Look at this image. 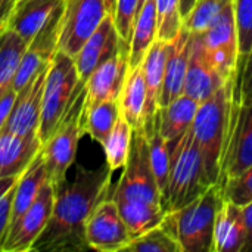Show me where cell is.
<instances>
[{"label": "cell", "mask_w": 252, "mask_h": 252, "mask_svg": "<svg viewBox=\"0 0 252 252\" xmlns=\"http://www.w3.org/2000/svg\"><path fill=\"white\" fill-rule=\"evenodd\" d=\"M112 170L108 164L97 170L80 168L72 182L55 188L52 216L34 252H72L90 250L86 239V223L94 207L109 196Z\"/></svg>", "instance_id": "cell-1"}, {"label": "cell", "mask_w": 252, "mask_h": 252, "mask_svg": "<svg viewBox=\"0 0 252 252\" xmlns=\"http://www.w3.org/2000/svg\"><path fill=\"white\" fill-rule=\"evenodd\" d=\"M223 201V188L214 183L188 205L167 213L162 224L176 236L183 252H211L214 224Z\"/></svg>", "instance_id": "cell-2"}, {"label": "cell", "mask_w": 252, "mask_h": 252, "mask_svg": "<svg viewBox=\"0 0 252 252\" xmlns=\"http://www.w3.org/2000/svg\"><path fill=\"white\" fill-rule=\"evenodd\" d=\"M230 78L214 92L207 100L199 103L192 130L202 155L207 180L210 185L219 182L221 155L227 136L229 109H230Z\"/></svg>", "instance_id": "cell-3"}, {"label": "cell", "mask_w": 252, "mask_h": 252, "mask_svg": "<svg viewBox=\"0 0 252 252\" xmlns=\"http://www.w3.org/2000/svg\"><path fill=\"white\" fill-rule=\"evenodd\" d=\"M208 186L204 161L192 127L171 145V162L162 207L167 213L180 210L182 207L198 198Z\"/></svg>", "instance_id": "cell-4"}, {"label": "cell", "mask_w": 252, "mask_h": 252, "mask_svg": "<svg viewBox=\"0 0 252 252\" xmlns=\"http://www.w3.org/2000/svg\"><path fill=\"white\" fill-rule=\"evenodd\" d=\"M84 84L86 83L80 80L74 58L58 50L49 63L43 92V106L38 128L41 145L56 133Z\"/></svg>", "instance_id": "cell-5"}, {"label": "cell", "mask_w": 252, "mask_h": 252, "mask_svg": "<svg viewBox=\"0 0 252 252\" xmlns=\"http://www.w3.org/2000/svg\"><path fill=\"white\" fill-rule=\"evenodd\" d=\"M109 198L118 201H142L161 204V193L151 164L148 134L143 127L134 128L131 136L127 164L115 188H111Z\"/></svg>", "instance_id": "cell-6"}, {"label": "cell", "mask_w": 252, "mask_h": 252, "mask_svg": "<svg viewBox=\"0 0 252 252\" xmlns=\"http://www.w3.org/2000/svg\"><path fill=\"white\" fill-rule=\"evenodd\" d=\"M84 102L86 84L78 92L56 133L41 146V157L49 180L53 186L66 182V171L75 161L78 142L86 134L83 128Z\"/></svg>", "instance_id": "cell-7"}, {"label": "cell", "mask_w": 252, "mask_h": 252, "mask_svg": "<svg viewBox=\"0 0 252 252\" xmlns=\"http://www.w3.org/2000/svg\"><path fill=\"white\" fill-rule=\"evenodd\" d=\"M62 24L58 50L74 58L100 22L109 15L105 0H62Z\"/></svg>", "instance_id": "cell-8"}, {"label": "cell", "mask_w": 252, "mask_h": 252, "mask_svg": "<svg viewBox=\"0 0 252 252\" xmlns=\"http://www.w3.org/2000/svg\"><path fill=\"white\" fill-rule=\"evenodd\" d=\"M252 165V103L229 109V126L221 155L220 185Z\"/></svg>", "instance_id": "cell-9"}, {"label": "cell", "mask_w": 252, "mask_h": 252, "mask_svg": "<svg viewBox=\"0 0 252 252\" xmlns=\"http://www.w3.org/2000/svg\"><path fill=\"white\" fill-rule=\"evenodd\" d=\"M62 4L53 12L44 27L34 35V38L28 43L21 62L16 68V72L10 81L15 92H19L25 87L44 66H47L58 52V41L61 35V24H62Z\"/></svg>", "instance_id": "cell-10"}, {"label": "cell", "mask_w": 252, "mask_h": 252, "mask_svg": "<svg viewBox=\"0 0 252 252\" xmlns=\"http://www.w3.org/2000/svg\"><path fill=\"white\" fill-rule=\"evenodd\" d=\"M86 239L90 250L120 252L133 241L114 199H102L86 223Z\"/></svg>", "instance_id": "cell-11"}, {"label": "cell", "mask_w": 252, "mask_h": 252, "mask_svg": "<svg viewBox=\"0 0 252 252\" xmlns=\"http://www.w3.org/2000/svg\"><path fill=\"white\" fill-rule=\"evenodd\" d=\"M55 188L50 182L43 185L31 207L9 227L1 252H28L40 238L52 216Z\"/></svg>", "instance_id": "cell-12"}, {"label": "cell", "mask_w": 252, "mask_h": 252, "mask_svg": "<svg viewBox=\"0 0 252 252\" xmlns=\"http://www.w3.org/2000/svg\"><path fill=\"white\" fill-rule=\"evenodd\" d=\"M204 44L214 66L223 77H229L238 59V31L233 0H229L217 18L202 32Z\"/></svg>", "instance_id": "cell-13"}, {"label": "cell", "mask_w": 252, "mask_h": 252, "mask_svg": "<svg viewBox=\"0 0 252 252\" xmlns=\"http://www.w3.org/2000/svg\"><path fill=\"white\" fill-rule=\"evenodd\" d=\"M47 69L49 65L44 66L25 87L16 92V99L12 112L3 128L24 137L38 136Z\"/></svg>", "instance_id": "cell-14"}, {"label": "cell", "mask_w": 252, "mask_h": 252, "mask_svg": "<svg viewBox=\"0 0 252 252\" xmlns=\"http://www.w3.org/2000/svg\"><path fill=\"white\" fill-rule=\"evenodd\" d=\"M227 78L223 77L211 62L204 44L202 34H192V47L186 71L183 94L198 100H207L217 92Z\"/></svg>", "instance_id": "cell-15"}, {"label": "cell", "mask_w": 252, "mask_h": 252, "mask_svg": "<svg viewBox=\"0 0 252 252\" xmlns=\"http://www.w3.org/2000/svg\"><path fill=\"white\" fill-rule=\"evenodd\" d=\"M128 44L100 63L86 81V102L90 106L103 100H117L128 72Z\"/></svg>", "instance_id": "cell-16"}, {"label": "cell", "mask_w": 252, "mask_h": 252, "mask_svg": "<svg viewBox=\"0 0 252 252\" xmlns=\"http://www.w3.org/2000/svg\"><path fill=\"white\" fill-rule=\"evenodd\" d=\"M124 44L127 43L120 37L114 22V16L106 15L96 31L87 38V41L74 56L80 80L86 83L90 74L100 63L114 56Z\"/></svg>", "instance_id": "cell-17"}, {"label": "cell", "mask_w": 252, "mask_h": 252, "mask_svg": "<svg viewBox=\"0 0 252 252\" xmlns=\"http://www.w3.org/2000/svg\"><path fill=\"white\" fill-rule=\"evenodd\" d=\"M171 40H155L148 50L142 65L146 83V103L143 111L142 127L149 134L157 124V112L159 109V96L164 83L165 63L170 53Z\"/></svg>", "instance_id": "cell-18"}, {"label": "cell", "mask_w": 252, "mask_h": 252, "mask_svg": "<svg viewBox=\"0 0 252 252\" xmlns=\"http://www.w3.org/2000/svg\"><path fill=\"white\" fill-rule=\"evenodd\" d=\"M190 47L192 32L182 27L179 34L171 40V47L165 63L162 90L159 96V108L170 105L173 100L183 94Z\"/></svg>", "instance_id": "cell-19"}, {"label": "cell", "mask_w": 252, "mask_h": 252, "mask_svg": "<svg viewBox=\"0 0 252 252\" xmlns=\"http://www.w3.org/2000/svg\"><path fill=\"white\" fill-rule=\"evenodd\" d=\"M38 136L24 137L6 128L0 130V179L21 177L41 152Z\"/></svg>", "instance_id": "cell-20"}, {"label": "cell", "mask_w": 252, "mask_h": 252, "mask_svg": "<svg viewBox=\"0 0 252 252\" xmlns=\"http://www.w3.org/2000/svg\"><path fill=\"white\" fill-rule=\"evenodd\" d=\"M245 236L247 230L242 207L223 201L214 224L211 252H242Z\"/></svg>", "instance_id": "cell-21"}, {"label": "cell", "mask_w": 252, "mask_h": 252, "mask_svg": "<svg viewBox=\"0 0 252 252\" xmlns=\"http://www.w3.org/2000/svg\"><path fill=\"white\" fill-rule=\"evenodd\" d=\"M61 4L62 0H18L7 28L30 43Z\"/></svg>", "instance_id": "cell-22"}, {"label": "cell", "mask_w": 252, "mask_h": 252, "mask_svg": "<svg viewBox=\"0 0 252 252\" xmlns=\"http://www.w3.org/2000/svg\"><path fill=\"white\" fill-rule=\"evenodd\" d=\"M198 108V100L182 94L170 105L158 109L157 118L159 131L170 145L176 143L192 127Z\"/></svg>", "instance_id": "cell-23"}, {"label": "cell", "mask_w": 252, "mask_h": 252, "mask_svg": "<svg viewBox=\"0 0 252 252\" xmlns=\"http://www.w3.org/2000/svg\"><path fill=\"white\" fill-rule=\"evenodd\" d=\"M158 32V12L157 0H146L140 7L130 38L128 49V69L142 65L148 50L157 40Z\"/></svg>", "instance_id": "cell-24"}, {"label": "cell", "mask_w": 252, "mask_h": 252, "mask_svg": "<svg viewBox=\"0 0 252 252\" xmlns=\"http://www.w3.org/2000/svg\"><path fill=\"white\" fill-rule=\"evenodd\" d=\"M47 182H50V180H49L46 165H44V161H43V157L40 152L18 180V185L15 189V196H13V204H12L9 227L31 207V204L35 201L40 189Z\"/></svg>", "instance_id": "cell-25"}, {"label": "cell", "mask_w": 252, "mask_h": 252, "mask_svg": "<svg viewBox=\"0 0 252 252\" xmlns=\"http://www.w3.org/2000/svg\"><path fill=\"white\" fill-rule=\"evenodd\" d=\"M146 103V83L143 74V65L128 69L126 83L118 97L120 114L131 126V128L142 127L143 111Z\"/></svg>", "instance_id": "cell-26"}, {"label": "cell", "mask_w": 252, "mask_h": 252, "mask_svg": "<svg viewBox=\"0 0 252 252\" xmlns=\"http://www.w3.org/2000/svg\"><path fill=\"white\" fill-rule=\"evenodd\" d=\"M115 204L133 239L161 224L167 214L161 204L142 201H118Z\"/></svg>", "instance_id": "cell-27"}, {"label": "cell", "mask_w": 252, "mask_h": 252, "mask_svg": "<svg viewBox=\"0 0 252 252\" xmlns=\"http://www.w3.org/2000/svg\"><path fill=\"white\" fill-rule=\"evenodd\" d=\"M120 118V105L117 100H103L90 106H84L83 128L93 140L103 145L105 139Z\"/></svg>", "instance_id": "cell-28"}, {"label": "cell", "mask_w": 252, "mask_h": 252, "mask_svg": "<svg viewBox=\"0 0 252 252\" xmlns=\"http://www.w3.org/2000/svg\"><path fill=\"white\" fill-rule=\"evenodd\" d=\"M131 136H133L131 126L120 114V118L117 120L114 128L111 130V133L108 134V137L102 145L106 155V164L112 171L124 168V165L127 164Z\"/></svg>", "instance_id": "cell-29"}, {"label": "cell", "mask_w": 252, "mask_h": 252, "mask_svg": "<svg viewBox=\"0 0 252 252\" xmlns=\"http://www.w3.org/2000/svg\"><path fill=\"white\" fill-rule=\"evenodd\" d=\"M27 46L28 41L15 31L0 30V90L10 84Z\"/></svg>", "instance_id": "cell-30"}, {"label": "cell", "mask_w": 252, "mask_h": 252, "mask_svg": "<svg viewBox=\"0 0 252 252\" xmlns=\"http://www.w3.org/2000/svg\"><path fill=\"white\" fill-rule=\"evenodd\" d=\"M148 140H149L151 164H152L154 176L161 193V199H164L167 182H168V173H170V162H171V145L161 134L158 127V118L154 130L148 134Z\"/></svg>", "instance_id": "cell-31"}, {"label": "cell", "mask_w": 252, "mask_h": 252, "mask_svg": "<svg viewBox=\"0 0 252 252\" xmlns=\"http://www.w3.org/2000/svg\"><path fill=\"white\" fill-rule=\"evenodd\" d=\"M124 252H183L176 236L161 223L133 239Z\"/></svg>", "instance_id": "cell-32"}, {"label": "cell", "mask_w": 252, "mask_h": 252, "mask_svg": "<svg viewBox=\"0 0 252 252\" xmlns=\"http://www.w3.org/2000/svg\"><path fill=\"white\" fill-rule=\"evenodd\" d=\"M252 103V46L245 56L236 59L230 78V109Z\"/></svg>", "instance_id": "cell-33"}, {"label": "cell", "mask_w": 252, "mask_h": 252, "mask_svg": "<svg viewBox=\"0 0 252 252\" xmlns=\"http://www.w3.org/2000/svg\"><path fill=\"white\" fill-rule=\"evenodd\" d=\"M229 0H196L189 13L183 18V28L192 34H202L221 12Z\"/></svg>", "instance_id": "cell-34"}, {"label": "cell", "mask_w": 252, "mask_h": 252, "mask_svg": "<svg viewBox=\"0 0 252 252\" xmlns=\"http://www.w3.org/2000/svg\"><path fill=\"white\" fill-rule=\"evenodd\" d=\"M158 12V40H173L182 30L180 0H157Z\"/></svg>", "instance_id": "cell-35"}, {"label": "cell", "mask_w": 252, "mask_h": 252, "mask_svg": "<svg viewBox=\"0 0 252 252\" xmlns=\"http://www.w3.org/2000/svg\"><path fill=\"white\" fill-rule=\"evenodd\" d=\"M233 9L238 31V58H241L252 46V0H233Z\"/></svg>", "instance_id": "cell-36"}, {"label": "cell", "mask_w": 252, "mask_h": 252, "mask_svg": "<svg viewBox=\"0 0 252 252\" xmlns=\"http://www.w3.org/2000/svg\"><path fill=\"white\" fill-rule=\"evenodd\" d=\"M224 201L245 207L252 201V165L221 185Z\"/></svg>", "instance_id": "cell-37"}, {"label": "cell", "mask_w": 252, "mask_h": 252, "mask_svg": "<svg viewBox=\"0 0 252 252\" xmlns=\"http://www.w3.org/2000/svg\"><path fill=\"white\" fill-rule=\"evenodd\" d=\"M139 3L140 0H117L115 12L112 15L120 37L128 46H130V38L133 32V25L139 13Z\"/></svg>", "instance_id": "cell-38"}, {"label": "cell", "mask_w": 252, "mask_h": 252, "mask_svg": "<svg viewBox=\"0 0 252 252\" xmlns=\"http://www.w3.org/2000/svg\"><path fill=\"white\" fill-rule=\"evenodd\" d=\"M18 180L19 177L0 179V252L3 248L4 239L7 236L9 224H10L12 204H13V196H15Z\"/></svg>", "instance_id": "cell-39"}, {"label": "cell", "mask_w": 252, "mask_h": 252, "mask_svg": "<svg viewBox=\"0 0 252 252\" xmlns=\"http://www.w3.org/2000/svg\"><path fill=\"white\" fill-rule=\"evenodd\" d=\"M15 99H16V92L12 87V84H7L0 90V130L6 126V121L15 103Z\"/></svg>", "instance_id": "cell-40"}, {"label": "cell", "mask_w": 252, "mask_h": 252, "mask_svg": "<svg viewBox=\"0 0 252 252\" xmlns=\"http://www.w3.org/2000/svg\"><path fill=\"white\" fill-rule=\"evenodd\" d=\"M242 211H244V221H245V230H247L245 245H244L242 252H252V201L245 207H242Z\"/></svg>", "instance_id": "cell-41"}, {"label": "cell", "mask_w": 252, "mask_h": 252, "mask_svg": "<svg viewBox=\"0 0 252 252\" xmlns=\"http://www.w3.org/2000/svg\"><path fill=\"white\" fill-rule=\"evenodd\" d=\"M18 0H0V30L7 28V22Z\"/></svg>", "instance_id": "cell-42"}, {"label": "cell", "mask_w": 252, "mask_h": 252, "mask_svg": "<svg viewBox=\"0 0 252 252\" xmlns=\"http://www.w3.org/2000/svg\"><path fill=\"white\" fill-rule=\"evenodd\" d=\"M196 0H180V15H182V19L189 13V10L193 7Z\"/></svg>", "instance_id": "cell-43"}, {"label": "cell", "mask_w": 252, "mask_h": 252, "mask_svg": "<svg viewBox=\"0 0 252 252\" xmlns=\"http://www.w3.org/2000/svg\"><path fill=\"white\" fill-rule=\"evenodd\" d=\"M105 4H106V9H108L109 15H114L115 6H117V0H105Z\"/></svg>", "instance_id": "cell-44"}, {"label": "cell", "mask_w": 252, "mask_h": 252, "mask_svg": "<svg viewBox=\"0 0 252 252\" xmlns=\"http://www.w3.org/2000/svg\"><path fill=\"white\" fill-rule=\"evenodd\" d=\"M145 1H146V0H140V3H139V10H140V7L145 4Z\"/></svg>", "instance_id": "cell-45"}]
</instances>
